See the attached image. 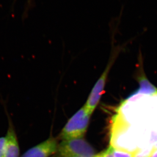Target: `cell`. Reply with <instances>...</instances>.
I'll return each mask as SVG.
<instances>
[{"label": "cell", "instance_id": "cell-1", "mask_svg": "<svg viewBox=\"0 0 157 157\" xmlns=\"http://www.w3.org/2000/svg\"><path fill=\"white\" fill-rule=\"evenodd\" d=\"M90 116L83 106L71 118L64 127L61 134L62 139L82 138L87 129Z\"/></svg>", "mask_w": 157, "mask_h": 157}, {"label": "cell", "instance_id": "cell-9", "mask_svg": "<svg viewBox=\"0 0 157 157\" xmlns=\"http://www.w3.org/2000/svg\"><path fill=\"white\" fill-rule=\"evenodd\" d=\"M5 137H0V157H3L5 148Z\"/></svg>", "mask_w": 157, "mask_h": 157}, {"label": "cell", "instance_id": "cell-11", "mask_svg": "<svg viewBox=\"0 0 157 157\" xmlns=\"http://www.w3.org/2000/svg\"><path fill=\"white\" fill-rule=\"evenodd\" d=\"M104 151H103L98 154L96 155L94 157H104Z\"/></svg>", "mask_w": 157, "mask_h": 157}, {"label": "cell", "instance_id": "cell-10", "mask_svg": "<svg viewBox=\"0 0 157 157\" xmlns=\"http://www.w3.org/2000/svg\"><path fill=\"white\" fill-rule=\"evenodd\" d=\"M104 157H114L113 155V147L110 145L107 150L104 151Z\"/></svg>", "mask_w": 157, "mask_h": 157}, {"label": "cell", "instance_id": "cell-8", "mask_svg": "<svg viewBox=\"0 0 157 157\" xmlns=\"http://www.w3.org/2000/svg\"><path fill=\"white\" fill-rule=\"evenodd\" d=\"M135 153H132L125 150L115 148L113 147V155L114 157H134Z\"/></svg>", "mask_w": 157, "mask_h": 157}, {"label": "cell", "instance_id": "cell-2", "mask_svg": "<svg viewBox=\"0 0 157 157\" xmlns=\"http://www.w3.org/2000/svg\"><path fill=\"white\" fill-rule=\"evenodd\" d=\"M92 147L82 139L63 140L58 146L56 157H94Z\"/></svg>", "mask_w": 157, "mask_h": 157}, {"label": "cell", "instance_id": "cell-12", "mask_svg": "<svg viewBox=\"0 0 157 157\" xmlns=\"http://www.w3.org/2000/svg\"><path fill=\"white\" fill-rule=\"evenodd\" d=\"M151 157H157V150H156L154 151V153H153V155H152Z\"/></svg>", "mask_w": 157, "mask_h": 157}, {"label": "cell", "instance_id": "cell-4", "mask_svg": "<svg viewBox=\"0 0 157 157\" xmlns=\"http://www.w3.org/2000/svg\"><path fill=\"white\" fill-rule=\"evenodd\" d=\"M110 67V64H109L100 78H98V81L95 83L93 89L91 91L90 94H89L86 104L84 106L86 112L90 115H91L95 108L97 107L98 102L100 101L104 89Z\"/></svg>", "mask_w": 157, "mask_h": 157}, {"label": "cell", "instance_id": "cell-14", "mask_svg": "<svg viewBox=\"0 0 157 157\" xmlns=\"http://www.w3.org/2000/svg\"></svg>", "mask_w": 157, "mask_h": 157}, {"label": "cell", "instance_id": "cell-13", "mask_svg": "<svg viewBox=\"0 0 157 157\" xmlns=\"http://www.w3.org/2000/svg\"><path fill=\"white\" fill-rule=\"evenodd\" d=\"M154 147L155 150V151L156 150H157V142L154 145Z\"/></svg>", "mask_w": 157, "mask_h": 157}, {"label": "cell", "instance_id": "cell-5", "mask_svg": "<svg viewBox=\"0 0 157 157\" xmlns=\"http://www.w3.org/2000/svg\"><path fill=\"white\" fill-rule=\"evenodd\" d=\"M57 147L56 141L53 138H49L29 149L21 157H48L56 153Z\"/></svg>", "mask_w": 157, "mask_h": 157}, {"label": "cell", "instance_id": "cell-6", "mask_svg": "<svg viewBox=\"0 0 157 157\" xmlns=\"http://www.w3.org/2000/svg\"><path fill=\"white\" fill-rule=\"evenodd\" d=\"M140 88L137 92L145 95H153L157 93V88L154 86L145 76H142L139 78Z\"/></svg>", "mask_w": 157, "mask_h": 157}, {"label": "cell", "instance_id": "cell-7", "mask_svg": "<svg viewBox=\"0 0 157 157\" xmlns=\"http://www.w3.org/2000/svg\"><path fill=\"white\" fill-rule=\"evenodd\" d=\"M155 151L154 146L148 145L136 151L134 157H151Z\"/></svg>", "mask_w": 157, "mask_h": 157}, {"label": "cell", "instance_id": "cell-3", "mask_svg": "<svg viewBox=\"0 0 157 157\" xmlns=\"http://www.w3.org/2000/svg\"><path fill=\"white\" fill-rule=\"evenodd\" d=\"M8 119V128L5 137V148L3 157H18L20 147L15 128L4 102L2 103Z\"/></svg>", "mask_w": 157, "mask_h": 157}]
</instances>
